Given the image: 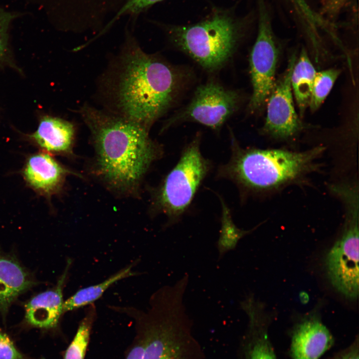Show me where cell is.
I'll return each mask as SVG.
<instances>
[{
	"label": "cell",
	"mask_w": 359,
	"mask_h": 359,
	"mask_svg": "<svg viewBox=\"0 0 359 359\" xmlns=\"http://www.w3.org/2000/svg\"><path fill=\"white\" fill-rule=\"evenodd\" d=\"M106 80L112 111L149 130L187 83L188 71L149 54L134 42L123 49Z\"/></svg>",
	"instance_id": "obj_1"
},
{
	"label": "cell",
	"mask_w": 359,
	"mask_h": 359,
	"mask_svg": "<svg viewBox=\"0 0 359 359\" xmlns=\"http://www.w3.org/2000/svg\"><path fill=\"white\" fill-rule=\"evenodd\" d=\"M79 113L91 133L94 173L112 191L135 195L162 148L150 138L148 130L133 121L88 105Z\"/></svg>",
	"instance_id": "obj_2"
},
{
	"label": "cell",
	"mask_w": 359,
	"mask_h": 359,
	"mask_svg": "<svg viewBox=\"0 0 359 359\" xmlns=\"http://www.w3.org/2000/svg\"><path fill=\"white\" fill-rule=\"evenodd\" d=\"M230 137L231 156L219 168L218 176L250 189L272 188L296 179L312 168L314 160L324 150L320 147L302 152L244 149L231 131Z\"/></svg>",
	"instance_id": "obj_3"
},
{
	"label": "cell",
	"mask_w": 359,
	"mask_h": 359,
	"mask_svg": "<svg viewBox=\"0 0 359 359\" xmlns=\"http://www.w3.org/2000/svg\"><path fill=\"white\" fill-rule=\"evenodd\" d=\"M188 282L180 278L172 286L156 291L144 312L126 309L136 322L143 344L142 359H182L180 335L188 323L183 297Z\"/></svg>",
	"instance_id": "obj_4"
},
{
	"label": "cell",
	"mask_w": 359,
	"mask_h": 359,
	"mask_svg": "<svg viewBox=\"0 0 359 359\" xmlns=\"http://www.w3.org/2000/svg\"><path fill=\"white\" fill-rule=\"evenodd\" d=\"M243 23L227 12H217L195 24L168 27L175 46L202 68L214 72L231 58L243 36Z\"/></svg>",
	"instance_id": "obj_5"
},
{
	"label": "cell",
	"mask_w": 359,
	"mask_h": 359,
	"mask_svg": "<svg viewBox=\"0 0 359 359\" xmlns=\"http://www.w3.org/2000/svg\"><path fill=\"white\" fill-rule=\"evenodd\" d=\"M200 141L199 134L184 148L176 165L153 191V207L168 216L167 226L179 220L210 170L209 161L200 152Z\"/></svg>",
	"instance_id": "obj_6"
},
{
	"label": "cell",
	"mask_w": 359,
	"mask_h": 359,
	"mask_svg": "<svg viewBox=\"0 0 359 359\" xmlns=\"http://www.w3.org/2000/svg\"><path fill=\"white\" fill-rule=\"evenodd\" d=\"M348 213L343 232L327 254L326 266L333 287L349 299L359 295V196L354 188L343 190Z\"/></svg>",
	"instance_id": "obj_7"
},
{
	"label": "cell",
	"mask_w": 359,
	"mask_h": 359,
	"mask_svg": "<svg viewBox=\"0 0 359 359\" xmlns=\"http://www.w3.org/2000/svg\"><path fill=\"white\" fill-rule=\"evenodd\" d=\"M257 36L249 59L252 94L248 105L250 113L265 105L275 85L279 51L263 0H259Z\"/></svg>",
	"instance_id": "obj_8"
},
{
	"label": "cell",
	"mask_w": 359,
	"mask_h": 359,
	"mask_svg": "<svg viewBox=\"0 0 359 359\" xmlns=\"http://www.w3.org/2000/svg\"><path fill=\"white\" fill-rule=\"evenodd\" d=\"M240 100L239 92L210 81L197 87L190 102L170 117L162 129L181 122L193 121L218 130L237 110Z\"/></svg>",
	"instance_id": "obj_9"
},
{
	"label": "cell",
	"mask_w": 359,
	"mask_h": 359,
	"mask_svg": "<svg viewBox=\"0 0 359 359\" xmlns=\"http://www.w3.org/2000/svg\"><path fill=\"white\" fill-rule=\"evenodd\" d=\"M296 54L289 59L287 67L267 99L264 131L272 137L287 139L296 135L303 127L294 105L291 75L296 62Z\"/></svg>",
	"instance_id": "obj_10"
},
{
	"label": "cell",
	"mask_w": 359,
	"mask_h": 359,
	"mask_svg": "<svg viewBox=\"0 0 359 359\" xmlns=\"http://www.w3.org/2000/svg\"><path fill=\"white\" fill-rule=\"evenodd\" d=\"M21 173L27 186L48 200L62 191L68 175L80 176L43 151L28 156Z\"/></svg>",
	"instance_id": "obj_11"
},
{
	"label": "cell",
	"mask_w": 359,
	"mask_h": 359,
	"mask_svg": "<svg viewBox=\"0 0 359 359\" xmlns=\"http://www.w3.org/2000/svg\"><path fill=\"white\" fill-rule=\"evenodd\" d=\"M71 264L68 259L54 288L37 294L25 305V319L28 324L46 329L57 326L64 313L63 289Z\"/></svg>",
	"instance_id": "obj_12"
},
{
	"label": "cell",
	"mask_w": 359,
	"mask_h": 359,
	"mask_svg": "<svg viewBox=\"0 0 359 359\" xmlns=\"http://www.w3.org/2000/svg\"><path fill=\"white\" fill-rule=\"evenodd\" d=\"M75 137V129L72 123L50 116L41 119L37 130L28 136L41 151L66 157L73 156Z\"/></svg>",
	"instance_id": "obj_13"
},
{
	"label": "cell",
	"mask_w": 359,
	"mask_h": 359,
	"mask_svg": "<svg viewBox=\"0 0 359 359\" xmlns=\"http://www.w3.org/2000/svg\"><path fill=\"white\" fill-rule=\"evenodd\" d=\"M334 343L332 334L320 321L307 319L298 324L293 333L291 356L293 359H319Z\"/></svg>",
	"instance_id": "obj_14"
},
{
	"label": "cell",
	"mask_w": 359,
	"mask_h": 359,
	"mask_svg": "<svg viewBox=\"0 0 359 359\" xmlns=\"http://www.w3.org/2000/svg\"><path fill=\"white\" fill-rule=\"evenodd\" d=\"M36 284L16 259L0 252V312L3 318L17 298Z\"/></svg>",
	"instance_id": "obj_15"
},
{
	"label": "cell",
	"mask_w": 359,
	"mask_h": 359,
	"mask_svg": "<svg viewBox=\"0 0 359 359\" xmlns=\"http://www.w3.org/2000/svg\"><path fill=\"white\" fill-rule=\"evenodd\" d=\"M316 70L305 49H302L299 59L295 64L291 75V87L303 117L309 106Z\"/></svg>",
	"instance_id": "obj_16"
},
{
	"label": "cell",
	"mask_w": 359,
	"mask_h": 359,
	"mask_svg": "<svg viewBox=\"0 0 359 359\" xmlns=\"http://www.w3.org/2000/svg\"><path fill=\"white\" fill-rule=\"evenodd\" d=\"M133 266L134 264L132 263L98 284L78 290L75 294L64 301V313L92 304L115 283L135 275V273L132 270Z\"/></svg>",
	"instance_id": "obj_17"
},
{
	"label": "cell",
	"mask_w": 359,
	"mask_h": 359,
	"mask_svg": "<svg viewBox=\"0 0 359 359\" xmlns=\"http://www.w3.org/2000/svg\"><path fill=\"white\" fill-rule=\"evenodd\" d=\"M221 201V228L216 243L218 260L229 251L234 250L239 240L251 232V230H245L236 226L232 220L229 209L222 199Z\"/></svg>",
	"instance_id": "obj_18"
},
{
	"label": "cell",
	"mask_w": 359,
	"mask_h": 359,
	"mask_svg": "<svg viewBox=\"0 0 359 359\" xmlns=\"http://www.w3.org/2000/svg\"><path fill=\"white\" fill-rule=\"evenodd\" d=\"M80 321L75 336L64 354V359H84L88 345L91 330L96 317V308L89 305Z\"/></svg>",
	"instance_id": "obj_19"
},
{
	"label": "cell",
	"mask_w": 359,
	"mask_h": 359,
	"mask_svg": "<svg viewBox=\"0 0 359 359\" xmlns=\"http://www.w3.org/2000/svg\"><path fill=\"white\" fill-rule=\"evenodd\" d=\"M340 73V70L335 68L316 73L309 104L311 110L314 111L319 108L330 93Z\"/></svg>",
	"instance_id": "obj_20"
},
{
	"label": "cell",
	"mask_w": 359,
	"mask_h": 359,
	"mask_svg": "<svg viewBox=\"0 0 359 359\" xmlns=\"http://www.w3.org/2000/svg\"><path fill=\"white\" fill-rule=\"evenodd\" d=\"M163 0H127L111 20L105 29H107L114 22L123 14L139 13L154 4Z\"/></svg>",
	"instance_id": "obj_21"
},
{
	"label": "cell",
	"mask_w": 359,
	"mask_h": 359,
	"mask_svg": "<svg viewBox=\"0 0 359 359\" xmlns=\"http://www.w3.org/2000/svg\"><path fill=\"white\" fill-rule=\"evenodd\" d=\"M249 359H276L267 335H263L253 344Z\"/></svg>",
	"instance_id": "obj_22"
},
{
	"label": "cell",
	"mask_w": 359,
	"mask_h": 359,
	"mask_svg": "<svg viewBox=\"0 0 359 359\" xmlns=\"http://www.w3.org/2000/svg\"><path fill=\"white\" fill-rule=\"evenodd\" d=\"M0 359H24L10 339L0 330Z\"/></svg>",
	"instance_id": "obj_23"
},
{
	"label": "cell",
	"mask_w": 359,
	"mask_h": 359,
	"mask_svg": "<svg viewBox=\"0 0 359 359\" xmlns=\"http://www.w3.org/2000/svg\"><path fill=\"white\" fill-rule=\"evenodd\" d=\"M14 15L0 8V58L3 55L6 47L7 29Z\"/></svg>",
	"instance_id": "obj_24"
},
{
	"label": "cell",
	"mask_w": 359,
	"mask_h": 359,
	"mask_svg": "<svg viewBox=\"0 0 359 359\" xmlns=\"http://www.w3.org/2000/svg\"><path fill=\"white\" fill-rule=\"evenodd\" d=\"M143 353V344L142 338L137 333L131 347L125 356L124 359H142Z\"/></svg>",
	"instance_id": "obj_25"
},
{
	"label": "cell",
	"mask_w": 359,
	"mask_h": 359,
	"mask_svg": "<svg viewBox=\"0 0 359 359\" xmlns=\"http://www.w3.org/2000/svg\"><path fill=\"white\" fill-rule=\"evenodd\" d=\"M358 347H354L340 356L337 359H359Z\"/></svg>",
	"instance_id": "obj_26"
}]
</instances>
